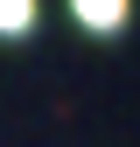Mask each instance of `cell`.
<instances>
[{"label":"cell","mask_w":140,"mask_h":147,"mask_svg":"<svg viewBox=\"0 0 140 147\" xmlns=\"http://www.w3.org/2000/svg\"><path fill=\"white\" fill-rule=\"evenodd\" d=\"M70 14H77L84 28H119L126 21V0H70Z\"/></svg>","instance_id":"1"},{"label":"cell","mask_w":140,"mask_h":147,"mask_svg":"<svg viewBox=\"0 0 140 147\" xmlns=\"http://www.w3.org/2000/svg\"><path fill=\"white\" fill-rule=\"evenodd\" d=\"M35 21V0H0V35H21Z\"/></svg>","instance_id":"2"}]
</instances>
